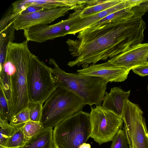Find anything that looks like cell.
Instances as JSON below:
<instances>
[{"label": "cell", "mask_w": 148, "mask_h": 148, "mask_svg": "<svg viewBox=\"0 0 148 148\" xmlns=\"http://www.w3.org/2000/svg\"><path fill=\"white\" fill-rule=\"evenodd\" d=\"M131 9L130 8H127L112 13L90 25L88 27L99 26L114 21L127 20L134 18V13L131 10Z\"/></svg>", "instance_id": "cell-19"}, {"label": "cell", "mask_w": 148, "mask_h": 148, "mask_svg": "<svg viewBox=\"0 0 148 148\" xmlns=\"http://www.w3.org/2000/svg\"><path fill=\"white\" fill-rule=\"evenodd\" d=\"M30 120L29 109L27 107L12 117L9 124L13 126H24Z\"/></svg>", "instance_id": "cell-25"}, {"label": "cell", "mask_w": 148, "mask_h": 148, "mask_svg": "<svg viewBox=\"0 0 148 148\" xmlns=\"http://www.w3.org/2000/svg\"><path fill=\"white\" fill-rule=\"evenodd\" d=\"M49 63L53 66L51 67L52 76L58 88L74 93L81 99L85 106H101L107 88L106 81L99 77L66 72L53 58H49Z\"/></svg>", "instance_id": "cell-3"}, {"label": "cell", "mask_w": 148, "mask_h": 148, "mask_svg": "<svg viewBox=\"0 0 148 148\" xmlns=\"http://www.w3.org/2000/svg\"><path fill=\"white\" fill-rule=\"evenodd\" d=\"M148 57V43L135 45L108 60L116 66L130 71L146 64Z\"/></svg>", "instance_id": "cell-12"}, {"label": "cell", "mask_w": 148, "mask_h": 148, "mask_svg": "<svg viewBox=\"0 0 148 148\" xmlns=\"http://www.w3.org/2000/svg\"><path fill=\"white\" fill-rule=\"evenodd\" d=\"M130 92V90L125 91L118 87L112 88L109 93L105 92L101 106L121 117Z\"/></svg>", "instance_id": "cell-15"}, {"label": "cell", "mask_w": 148, "mask_h": 148, "mask_svg": "<svg viewBox=\"0 0 148 148\" xmlns=\"http://www.w3.org/2000/svg\"><path fill=\"white\" fill-rule=\"evenodd\" d=\"M81 6L44 9L26 14H12V18L15 29L24 30L34 26L51 23L58 18L64 16L70 10H75Z\"/></svg>", "instance_id": "cell-10"}, {"label": "cell", "mask_w": 148, "mask_h": 148, "mask_svg": "<svg viewBox=\"0 0 148 148\" xmlns=\"http://www.w3.org/2000/svg\"><path fill=\"white\" fill-rule=\"evenodd\" d=\"M84 0H18L12 4L14 11L20 13L31 6H39L44 9H51L64 7L83 5Z\"/></svg>", "instance_id": "cell-13"}, {"label": "cell", "mask_w": 148, "mask_h": 148, "mask_svg": "<svg viewBox=\"0 0 148 148\" xmlns=\"http://www.w3.org/2000/svg\"><path fill=\"white\" fill-rule=\"evenodd\" d=\"M146 1L145 0H126L128 7L131 8L140 5Z\"/></svg>", "instance_id": "cell-30"}, {"label": "cell", "mask_w": 148, "mask_h": 148, "mask_svg": "<svg viewBox=\"0 0 148 148\" xmlns=\"http://www.w3.org/2000/svg\"><path fill=\"white\" fill-rule=\"evenodd\" d=\"M0 87V119L8 122L11 116L8 100L2 88Z\"/></svg>", "instance_id": "cell-23"}, {"label": "cell", "mask_w": 148, "mask_h": 148, "mask_svg": "<svg viewBox=\"0 0 148 148\" xmlns=\"http://www.w3.org/2000/svg\"><path fill=\"white\" fill-rule=\"evenodd\" d=\"M146 24L142 18L118 20L89 27L78 33V40L66 42L75 59L67 65L87 67L100 60L111 59L131 47L142 43Z\"/></svg>", "instance_id": "cell-1"}, {"label": "cell", "mask_w": 148, "mask_h": 148, "mask_svg": "<svg viewBox=\"0 0 148 148\" xmlns=\"http://www.w3.org/2000/svg\"><path fill=\"white\" fill-rule=\"evenodd\" d=\"M129 8L126 1L123 0L120 3L106 10L91 16L81 18L71 28L68 34L75 35L89 27L108 15L120 10Z\"/></svg>", "instance_id": "cell-16"}, {"label": "cell", "mask_w": 148, "mask_h": 148, "mask_svg": "<svg viewBox=\"0 0 148 148\" xmlns=\"http://www.w3.org/2000/svg\"><path fill=\"white\" fill-rule=\"evenodd\" d=\"M143 114L138 105L127 101L121 117L129 148H148V132Z\"/></svg>", "instance_id": "cell-7"}, {"label": "cell", "mask_w": 148, "mask_h": 148, "mask_svg": "<svg viewBox=\"0 0 148 148\" xmlns=\"http://www.w3.org/2000/svg\"><path fill=\"white\" fill-rule=\"evenodd\" d=\"M90 118V137L100 145L112 141L123 123L121 117L101 106L91 108Z\"/></svg>", "instance_id": "cell-8"}, {"label": "cell", "mask_w": 148, "mask_h": 148, "mask_svg": "<svg viewBox=\"0 0 148 148\" xmlns=\"http://www.w3.org/2000/svg\"><path fill=\"white\" fill-rule=\"evenodd\" d=\"M23 127L18 129L8 138L4 148H21L24 146L28 139L24 133Z\"/></svg>", "instance_id": "cell-21"}, {"label": "cell", "mask_w": 148, "mask_h": 148, "mask_svg": "<svg viewBox=\"0 0 148 148\" xmlns=\"http://www.w3.org/2000/svg\"><path fill=\"white\" fill-rule=\"evenodd\" d=\"M147 91H148V85L147 87Z\"/></svg>", "instance_id": "cell-32"}, {"label": "cell", "mask_w": 148, "mask_h": 148, "mask_svg": "<svg viewBox=\"0 0 148 148\" xmlns=\"http://www.w3.org/2000/svg\"><path fill=\"white\" fill-rule=\"evenodd\" d=\"M24 126H13L8 122L0 119V148H4L8 138Z\"/></svg>", "instance_id": "cell-20"}, {"label": "cell", "mask_w": 148, "mask_h": 148, "mask_svg": "<svg viewBox=\"0 0 148 148\" xmlns=\"http://www.w3.org/2000/svg\"><path fill=\"white\" fill-rule=\"evenodd\" d=\"M130 71L114 65L108 61L99 64H92L78 70V74L97 77L108 82H121L126 80Z\"/></svg>", "instance_id": "cell-11"}, {"label": "cell", "mask_w": 148, "mask_h": 148, "mask_svg": "<svg viewBox=\"0 0 148 148\" xmlns=\"http://www.w3.org/2000/svg\"><path fill=\"white\" fill-rule=\"evenodd\" d=\"M90 114L79 111L60 122L53 130L55 148H79L90 137Z\"/></svg>", "instance_id": "cell-4"}, {"label": "cell", "mask_w": 148, "mask_h": 148, "mask_svg": "<svg viewBox=\"0 0 148 148\" xmlns=\"http://www.w3.org/2000/svg\"><path fill=\"white\" fill-rule=\"evenodd\" d=\"M147 62H148V58H147Z\"/></svg>", "instance_id": "cell-33"}, {"label": "cell", "mask_w": 148, "mask_h": 148, "mask_svg": "<svg viewBox=\"0 0 148 148\" xmlns=\"http://www.w3.org/2000/svg\"><path fill=\"white\" fill-rule=\"evenodd\" d=\"M29 101L42 105L58 88L52 76L51 68L31 54L27 77Z\"/></svg>", "instance_id": "cell-6"}, {"label": "cell", "mask_w": 148, "mask_h": 148, "mask_svg": "<svg viewBox=\"0 0 148 148\" xmlns=\"http://www.w3.org/2000/svg\"><path fill=\"white\" fill-rule=\"evenodd\" d=\"M84 106L79 97L71 92L58 88L45 102L40 122L44 128H53L82 110Z\"/></svg>", "instance_id": "cell-5"}, {"label": "cell", "mask_w": 148, "mask_h": 148, "mask_svg": "<svg viewBox=\"0 0 148 148\" xmlns=\"http://www.w3.org/2000/svg\"><path fill=\"white\" fill-rule=\"evenodd\" d=\"M44 128L41 122H35L30 120L26 122L23 126V131L28 139L36 135Z\"/></svg>", "instance_id": "cell-22"}, {"label": "cell", "mask_w": 148, "mask_h": 148, "mask_svg": "<svg viewBox=\"0 0 148 148\" xmlns=\"http://www.w3.org/2000/svg\"><path fill=\"white\" fill-rule=\"evenodd\" d=\"M43 10L44 9L40 7L31 6L27 8L25 10L21 13L18 14L23 15L26 14L42 10Z\"/></svg>", "instance_id": "cell-29"}, {"label": "cell", "mask_w": 148, "mask_h": 148, "mask_svg": "<svg viewBox=\"0 0 148 148\" xmlns=\"http://www.w3.org/2000/svg\"><path fill=\"white\" fill-rule=\"evenodd\" d=\"M42 106V105L39 103L29 102L27 107L29 109L30 120L35 122H40Z\"/></svg>", "instance_id": "cell-24"}, {"label": "cell", "mask_w": 148, "mask_h": 148, "mask_svg": "<svg viewBox=\"0 0 148 148\" xmlns=\"http://www.w3.org/2000/svg\"><path fill=\"white\" fill-rule=\"evenodd\" d=\"M85 6L79 7L70 14L67 19L53 25H39L24 30L26 40L42 43L68 34L71 27L80 18V15Z\"/></svg>", "instance_id": "cell-9"}, {"label": "cell", "mask_w": 148, "mask_h": 148, "mask_svg": "<svg viewBox=\"0 0 148 148\" xmlns=\"http://www.w3.org/2000/svg\"><path fill=\"white\" fill-rule=\"evenodd\" d=\"M110 148H129L123 130L120 129L114 136Z\"/></svg>", "instance_id": "cell-26"}, {"label": "cell", "mask_w": 148, "mask_h": 148, "mask_svg": "<svg viewBox=\"0 0 148 148\" xmlns=\"http://www.w3.org/2000/svg\"><path fill=\"white\" fill-rule=\"evenodd\" d=\"M123 0H97L95 3L86 5L80 15L81 18L89 16L111 8Z\"/></svg>", "instance_id": "cell-18"}, {"label": "cell", "mask_w": 148, "mask_h": 148, "mask_svg": "<svg viewBox=\"0 0 148 148\" xmlns=\"http://www.w3.org/2000/svg\"><path fill=\"white\" fill-rule=\"evenodd\" d=\"M12 10H8L0 22V69L5 61L7 48L9 44L14 40V28L12 18Z\"/></svg>", "instance_id": "cell-14"}, {"label": "cell", "mask_w": 148, "mask_h": 148, "mask_svg": "<svg viewBox=\"0 0 148 148\" xmlns=\"http://www.w3.org/2000/svg\"><path fill=\"white\" fill-rule=\"evenodd\" d=\"M79 148H91V146L90 144L85 143L81 145Z\"/></svg>", "instance_id": "cell-31"}, {"label": "cell", "mask_w": 148, "mask_h": 148, "mask_svg": "<svg viewBox=\"0 0 148 148\" xmlns=\"http://www.w3.org/2000/svg\"><path fill=\"white\" fill-rule=\"evenodd\" d=\"M132 70L135 73L140 76L148 75V62L145 65L137 66Z\"/></svg>", "instance_id": "cell-28"}, {"label": "cell", "mask_w": 148, "mask_h": 148, "mask_svg": "<svg viewBox=\"0 0 148 148\" xmlns=\"http://www.w3.org/2000/svg\"><path fill=\"white\" fill-rule=\"evenodd\" d=\"M28 42L10 43L0 70V87L7 99L11 118L27 107L29 102L27 77L32 53Z\"/></svg>", "instance_id": "cell-2"}, {"label": "cell", "mask_w": 148, "mask_h": 148, "mask_svg": "<svg viewBox=\"0 0 148 148\" xmlns=\"http://www.w3.org/2000/svg\"><path fill=\"white\" fill-rule=\"evenodd\" d=\"M131 10L134 13L135 18H142L148 10V0H146L140 5L132 8Z\"/></svg>", "instance_id": "cell-27"}, {"label": "cell", "mask_w": 148, "mask_h": 148, "mask_svg": "<svg viewBox=\"0 0 148 148\" xmlns=\"http://www.w3.org/2000/svg\"><path fill=\"white\" fill-rule=\"evenodd\" d=\"M21 148H55L53 128L44 127L36 135L28 139Z\"/></svg>", "instance_id": "cell-17"}]
</instances>
